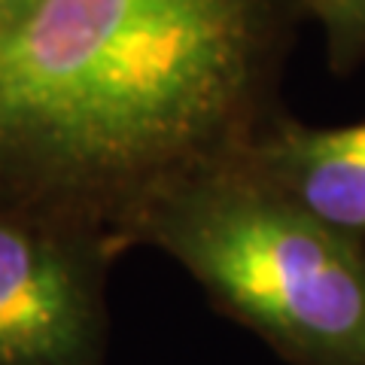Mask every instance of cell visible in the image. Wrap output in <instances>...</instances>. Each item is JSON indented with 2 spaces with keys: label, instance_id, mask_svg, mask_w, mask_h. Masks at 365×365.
Here are the masks:
<instances>
[{
  "label": "cell",
  "instance_id": "1",
  "mask_svg": "<svg viewBox=\"0 0 365 365\" xmlns=\"http://www.w3.org/2000/svg\"><path fill=\"white\" fill-rule=\"evenodd\" d=\"M299 0H43L0 34V210L125 253L287 113Z\"/></svg>",
  "mask_w": 365,
  "mask_h": 365
},
{
  "label": "cell",
  "instance_id": "2",
  "mask_svg": "<svg viewBox=\"0 0 365 365\" xmlns=\"http://www.w3.org/2000/svg\"><path fill=\"white\" fill-rule=\"evenodd\" d=\"M186 268L216 311L289 365H365V237L237 162L158 201L131 235Z\"/></svg>",
  "mask_w": 365,
  "mask_h": 365
},
{
  "label": "cell",
  "instance_id": "3",
  "mask_svg": "<svg viewBox=\"0 0 365 365\" xmlns=\"http://www.w3.org/2000/svg\"><path fill=\"white\" fill-rule=\"evenodd\" d=\"M122 253L0 210V365H107V280Z\"/></svg>",
  "mask_w": 365,
  "mask_h": 365
},
{
  "label": "cell",
  "instance_id": "4",
  "mask_svg": "<svg viewBox=\"0 0 365 365\" xmlns=\"http://www.w3.org/2000/svg\"><path fill=\"white\" fill-rule=\"evenodd\" d=\"M237 165L323 222L365 237V122L314 128L280 113Z\"/></svg>",
  "mask_w": 365,
  "mask_h": 365
},
{
  "label": "cell",
  "instance_id": "5",
  "mask_svg": "<svg viewBox=\"0 0 365 365\" xmlns=\"http://www.w3.org/2000/svg\"><path fill=\"white\" fill-rule=\"evenodd\" d=\"M299 6L323 28L326 58L335 73L365 64V0H299Z\"/></svg>",
  "mask_w": 365,
  "mask_h": 365
},
{
  "label": "cell",
  "instance_id": "6",
  "mask_svg": "<svg viewBox=\"0 0 365 365\" xmlns=\"http://www.w3.org/2000/svg\"><path fill=\"white\" fill-rule=\"evenodd\" d=\"M43 0H0V34L16 28L19 21H25Z\"/></svg>",
  "mask_w": 365,
  "mask_h": 365
}]
</instances>
